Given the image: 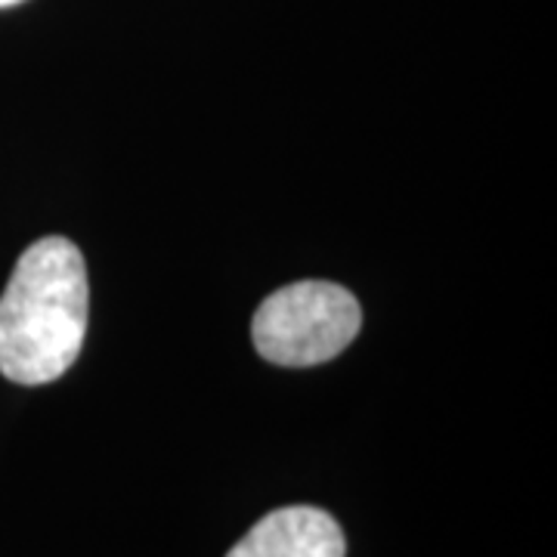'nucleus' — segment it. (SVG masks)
I'll return each instance as SVG.
<instances>
[{
    "mask_svg": "<svg viewBox=\"0 0 557 557\" xmlns=\"http://www.w3.org/2000/svg\"><path fill=\"white\" fill-rule=\"evenodd\" d=\"M226 557H347V542L329 511L288 505L260 518Z\"/></svg>",
    "mask_w": 557,
    "mask_h": 557,
    "instance_id": "nucleus-3",
    "label": "nucleus"
},
{
    "mask_svg": "<svg viewBox=\"0 0 557 557\" xmlns=\"http://www.w3.org/2000/svg\"><path fill=\"white\" fill-rule=\"evenodd\" d=\"M25 0H0V10H7V7H20Z\"/></svg>",
    "mask_w": 557,
    "mask_h": 557,
    "instance_id": "nucleus-4",
    "label": "nucleus"
},
{
    "mask_svg": "<svg viewBox=\"0 0 557 557\" xmlns=\"http://www.w3.org/2000/svg\"><path fill=\"white\" fill-rule=\"evenodd\" d=\"M362 325L359 300L335 282H295L263 300L251 322L258 354L273 366L307 369L335 359Z\"/></svg>",
    "mask_w": 557,
    "mask_h": 557,
    "instance_id": "nucleus-2",
    "label": "nucleus"
},
{
    "mask_svg": "<svg viewBox=\"0 0 557 557\" xmlns=\"http://www.w3.org/2000/svg\"><path fill=\"white\" fill-rule=\"evenodd\" d=\"M87 267L62 236L25 248L0 295V375L38 387L62 379L87 335Z\"/></svg>",
    "mask_w": 557,
    "mask_h": 557,
    "instance_id": "nucleus-1",
    "label": "nucleus"
}]
</instances>
